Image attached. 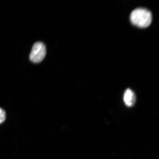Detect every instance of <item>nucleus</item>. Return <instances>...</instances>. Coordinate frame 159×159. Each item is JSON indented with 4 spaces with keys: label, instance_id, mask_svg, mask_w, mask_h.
Returning a JSON list of instances; mask_svg holds the SVG:
<instances>
[{
    "label": "nucleus",
    "instance_id": "obj_2",
    "mask_svg": "<svg viewBox=\"0 0 159 159\" xmlns=\"http://www.w3.org/2000/svg\"><path fill=\"white\" fill-rule=\"evenodd\" d=\"M46 54V48L45 45L41 42H37L34 43L32 49L30 59L34 63L41 62L45 58Z\"/></svg>",
    "mask_w": 159,
    "mask_h": 159
},
{
    "label": "nucleus",
    "instance_id": "obj_3",
    "mask_svg": "<svg viewBox=\"0 0 159 159\" xmlns=\"http://www.w3.org/2000/svg\"><path fill=\"white\" fill-rule=\"evenodd\" d=\"M124 100L125 104L127 107H132L134 106L136 102V96L132 89H128L125 90Z\"/></svg>",
    "mask_w": 159,
    "mask_h": 159
},
{
    "label": "nucleus",
    "instance_id": "obj_4",
    "mask_svg": "<svg viewBox=\"0 0 159 159\" xmlns=\"http://www.w3.org/2000/svg\"><path fill=\"white\" fill-rule=\"evenodd\" d=\"M6 114L5 111L0 108V124L3 123L5 120Z\"/></svg>",
    "mask_w": 159,
    "mask_h": 159
},
{
    "label": "nucleus",
    "instance_id": "obj_1",
    "mask_svg": "<svg viewBox=\"0 0 159 159\" xmlns=\"http://www.w3.org/2000/svg\"><path fill=\"white\" fill-rule=\"evenodd\" d=\"M130 20L132 24L136 26L141 28H146L152 22V13L148 9L138 8L131 13Z\"/></svg>",
    "mask_w": 159,
    "mask_h": 159
}]
</instances>
